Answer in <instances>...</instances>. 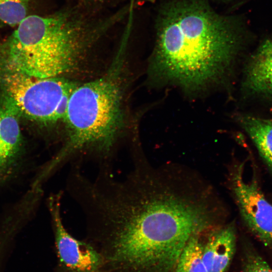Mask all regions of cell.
<instances>
[{
    "mask_svg": "<svg viewBox=\"0 0 272 272\" xmlns=\"http://www.w3.org/2000/svg\"><path fill=\"white\" fill-rule=\"evenodd\" d=\"M244 272H272V268L260 256L256 254H250L245 258Z\"/></svg>",
    "mask_w": 272,
    "mask_h": 272,
    "instance_id": "5bb4252c",
    "label": "cell"
},
{
    "mask_svg": "<svg viewBox=\"0 0 272 272\" xmlns=\"http://www.w3.org/2000/svg\"><path fill=\"white\" fill-rule=\"evenodd\" d=\"M192 236L183 248L173 272H207L202 259V236Z\"/></svg>",
    "mask_w": 272,
    "mask_h": 272,
    "instance_id": "7c38bea8",
    "label": "cell"
},
{
    "mask_svg": "<svg viewBox=\"0 0 272 272\" xmlns=\"http://www.w3.org/2000/svg\"><path fill=\"white\" fill-rule=\"evenodd\" d=\"M116 0H77V2L84 5L94 9L105 10L106 7L109 6Z\"/></svg>",
    "mask_w": 272,
    "mask_h": 272,
    "instance_id": "9a60e30c",
    "label": "cell"
},
{
    "mask_svg": "<svg viewBox=\"0 0 272 272\" xmlns=\"http://www.w3.org/2000/svg\"><path fill=\"white\" fill-rule=\"evenodd\" d=\"M121 180L109 169L80 184L76 201L87 238L106 272H173L190 238L226 224V207L212 185L192 170L158 167L135 158Z\"/></svg>",
    "mask_w": 272,
    "mask_h": 272,
    "instance_id": "6da1fadb",
    "label": "cell"
},
{
    "mask_svg": "<svg viewBox=\"0 0 272 272\" xmlns=\"http://www.w3.org/2000/svg\"><path fill=\"white\" fill-rule=\"evenodd\" d=\"M33 0H0V22L18 26L28 17Z\"/></svg>",
    "mask_w": 272,
    "mask_h": 272,
    "instance_id": "4fadbf2b",
    "label": "cell"
},
{
    "mask_svg": "<svg viewBox=\"0 0 272 272\" xmlns=\"http://www.w3.org/2000/svg\"><path fill=\"white\" fill-rule=\"evenodd\" d=\"M243 165L230 171L228 185L242 219L265 245L272 244V205L265 198L253 177L246 181Z\"/></svg>",
    "mask_w": 272,
    "mask_h": 272,
    "instance_id": "52a82bcc",
    "label": "cell"
},
{
    "mask_svg": "<svg viewBox=\"0 0 272 272\" xmlns=\"http://www.w3.org/2000/svg\"><path fill=\"white\" fill-rule=\"evenodd\" d=\"M244 85L251 93L272 98V39L264 41L251 57Z\"/></svg>",
    "mask_w": 272,
    "mask_h": 272,
    "instance_id": "30bf717a",
    "label": "cell"
},
{
    "mask_svg": "<svg viewBox=\"0 0 272 272\" xmlns=\"http://www.w3.org/2000/svg\"><path fill=\"white\" fill-rule=\"evenodd\" d=\"M2 246V243H0V251L1 250V246Z\"/></svg>",
    "mask_w": 272,
    "mask_h": 272,
    "instance_id": "2e32d148",
    "label": "cell"
},
{
    "mask_svg": "<svg viewBox=\"0 0 272 272\" xmlns=\"http://www.w3.org/2000/svg\"><path fill=\"white\" fill-rule=\"evenodd\" d=\"M62 193L51 194L46 203L54 235L57 272H106L104 259L86 240L71 235L64 226L61 214Z\"/></svg>",
    "mask_w": 272,
    "mask_h": 272,
    "instance_id": "8992f818",
    "label": "cell"
},
{
    "mask_svg": "<svg viewBox=\"0 0 272 272\" xmlns=\"http://www.w3.org/2000/svg\"><path fill=\"white\" fill-rule=\"evenodd\" d=\"M202 259L207 272H226L233 258L236 233L233 223L225 224L207 233Z\"/></svg>",
    "mask_w": 272,
    "mask_h": 272,
    "instance_id": "9c48e42d",
    "label": "cell"
},
{
    "mask_svg": "<svg viewBox=\"0 0 272 272\" xmlns=\"http://www.w3.org/2000/svg\"><path fill=\"white\" fill-rule=\"evenodd\" d=\"M120 11L104 12L79 3L45 16L30 15L3 43L11 71L36 78L68 72L118 24Z\"/></svg>",
    "mask_w": 272,
    "mask_h": 272,
    "instance_id": "3957f363",
    "label": "cell"
},
{
    "mask_svg": "<svg viewBox=\"0 0 272 272\" xmlns=\"http://www.w3.org/2000/svg\"><path fill=\"white\" fill-rule=\"evenodd\" d=\"M5 101L0 105V186L16 179L26 163L19 113L9 101Z\"/></svg>",
    "mask_w": 272,
    "mask_h": 272,
    "instance_id": "ba28073f",
    "label": "cell"
},
{
    "mask_svg": "<svg viewBox=\"0 0 272 272\" xmlns=\"http://www.w3.org/2000/svg\"><path fill=\"white\" fill-rule=\"evenodd\" d=\"M241 24L208 0H168L160 7L151 70L188 90L220 79L239 50Z\"/></svg>",
    "mask_w": 272,
    "mask_h": 272,
    "instance_id": "7a4b0ae2",
    "label": "cell"
},
{
    "mask_svg": "<svg viewBox=\"0 0 272 272\" xmlns=\"http://www.w3.org/2000/svg\"><path fill=\"white\" fill-rule=\"evenodd\" d=\"M239 121L261 157L272 170V121L251 116H242Z\"/></svg>",
    "mask_w": 272,
    "mask_h": 272,
    "instance_id": "8fae6325",
    "label": "cell"
},
{
    "mask_svg": "<svg viewBox=\"0 0 272 272\" xmlns=\"http://www.w3.org/2000/svg\"><path fill=\"white\" fill-rule=\"evenodd\" d=\"M104 76L81 85L71 93L64 120L67 128L63 147L46 168L53 172L83 152H92L100 165H110L111 155L123 121L118 67Z\"/></svg>",
    "mask_w": 272,
    "mask_h": 272,
    "instance_id": "277c9868",
    "label": "cell"
},
{
    "mask_svg": "<svg viewBox=\"0 0 272 272\" xmlns=\"http://www.w3.org/2000/svg\"><path fill=\"white\" fill-rule=\"evenodd\" d=\"M6 100L21 114L42 123L63 120L70 96L77 86L58 77L36 78L11 71L1 79Z\"/></svg>",
    "mask_w": 272,
    "mask_h": 272,
    "instance_id": "5b68a950",
    "label": "cell"
}]
</instances>
